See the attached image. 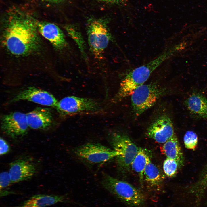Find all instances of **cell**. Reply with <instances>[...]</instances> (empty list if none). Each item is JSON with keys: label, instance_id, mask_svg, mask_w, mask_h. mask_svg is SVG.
<instances>
[{"label": "cell", "instance_id": "cell-19", "mask_svg": "<svg viewBox=\"0 0 207 207\" xmlns=\"http://www.w3.org/2000/svg\"><path fill=\"white\" fill-rule=\"evenodd\" d=\"M150 161V156L145 150L142 148H139L131 166L132 169L138 175L141 184H142L143 182L145 168Z\"/></svg>", "mask_w": 207, "mask_h": 207}, {"label": "cell", "instance_id": "cell-24", "mask_svg": "<svg viewBox=\"0 0 207 207\" xmlns=\"http://www.w3.org/2000/svg\"><path fill=\"white\" fill-rule=\"evenodd\" d=\"M0 154L3 155L9 152L10 147L6 141L2 138H0Z\"/></svg>", "mask_w": 207, "mask_h": 207}, {"label": "cell", "instance_id": "cell-12", "mask_svg": "<svg viewBox=\"0 0 207 207\" xmlns=\"http://www.w3.org/2000/svg\"><path fill=\"white\" fill-rule=\"evenodd\" d=\"M37 29L40 34L49 41L55 49L62 50L67 46L63 32L55 24L47 22H37Z\"/></svg>", "mask_w": 207, "mask_h": 207}, {"label": "cell", "instance_id": "cell-1", "mask_svg": "<svg viewBox=\"0 0 207 207\" xmlns=\"http://www.w3.org/2000/svg\"><path fill=\"white\" fill-rule=\"evenodd\" d=\"M36 22L22 13L8 16L2 36V46L7 53L14 57L22 58L39 52L41 42Z\"/></svg>", "mask_w": 207, "mask_h": 207}, {"label": "cell", "instance_id": "cell-5", "mask_svg": "<svg viewBox=\"0 0 207 207\" xmlns=\"http://www.w3.org/2000/svg\"><path fill=\"white\" fill-rule=\"evenodd\" d=\"M73 152L83 162L91 166L103 164L120 154L117 151L100 143L91 142L75 147Z\"/></svg>", "mask_w": 207, "mask_h": 207}, {"label": "cell", "instance_id": "cell-23", "mask_svg": "<svg viewBox=\"0 0 207 207\" xmlns=\"http://www.w3.org/2000/svg\"><path fill=\"white\" fill-rule=\"evenodd\" d=\"M12 183L9 172H3L0 174V188L1 190L6 188Z\"/></svg>", "mask_w": 207, "mask_h": 207}, {"label": "cell", "instance_id": "cell-8", "mask_svg": "<svg viewBox=\"0 0 207 207\" xmlns=\"http://www.w3.org/2000/svg\"><path fill=\"white\" fill-rule=\"evenodd\" d=\"M29 128L26 114L14 112L3 115L1 120V128L6 135L14 139L23 138Z\"/></svg>", "mask_w": 207, "mask_h": 207}, {"label": "cell", "instance_id": "cell-26", "mask_svg": "<svg viewBox=\"0 0 207 207\" xmlns=\"http://www.w3.org/2000/svg\"><path fill=\"white\" fill-rule=\"evenodd\" d=\"M45 1L50 2L57 3L62 1L64 0H43Z\"/></svg>", "mask_w": 207, "mask_h": 207}, {"label": "cell", "instance_id": "cell-10", "mask_svg": "<svg viewBox=\"0 0 207 207\" xmlns=\"http://www.w3.org/2000/svg\"><path fill=\"white\" fill-rule=\"evenodd\" d=\"M147 135L156 142L164 143L176 135L170 117L164 114L158 117L147 129Z\"/></svg>", "mask_w": 207, "mask_h": 207}, {"label": "cell", "instance_id": "cell-20", "mask_svg": "<svg viewBox=\"0 0 207 207\" xmlns=\"http://www.w3.org/2000/svg\"><path fill=\"white\" fill-rule=\"evenodd\" d=\"M64 28L69 35L76 42L81 53L85 57L86 55L85 52V43L83 37L78 28L73 25L68 24L64 26Z\"/></svg>", "mask_w": 207, "mask_h": 207}, {"label": "cell", "instance_id": "cell-15", "mask_svg": "<svg viewBox=\"0 0 207 207\" xmlns=\"http://www.w3.org/2000/svg\"><path fill=\"white\" fill-rule=\"evenodd\" d=\"M58 202L76 203L71 200L67 194H38L32 196L18 206L11 207H46Z\"/></svg>", "mask_w": 207, "mask_h": 207}, {"label": "cell", "instance_id": "cell-6", "mask_svg": "<svg viewBox=\"0 0 207 207\" xmlns=\"http://www.w3.org/2000/svg\"><path fill=\"white\" fill-rule=\"evenodd\" d=\"M108 140L113 149L119 153L116 157L118 166L121 169L128 168L139 149L126 135L113 132L108 136Z\"/></svg>", "mask_w": 207, "mask_h": 207}, {"label": "cell", "instance_id": "cell-27", "mask_svg": "<svg viewBox=\"0 0 207 207\" xmlns=\"http://www.w3.org/2000/svg\"></svg>", "mask_w": 207, "mask_h": 207}, {"label": "cell", "instance_id": "cell-17", "mask_svg": "<svg viewBox=\"0 0 207 207\" xmlns=\"http://www.w3.org/2000/svg\"><path fill=\"white\" fill-rule=\"evenodd\" d=\"M164 178L159 168L150 161L145 168L143 184L145 181L148 189L157 191L161 187Z\"/></svg>", "mask_w": 207, "mask_h": 207}, {"label": "cell", "instance_id": "cell-14", "mask_svg": "<svg viewBox=\"0 0 207 207\" xmlns=\"http://www.w3.org/2000/svg\"><path fill=\"white\" fill-rule=\"evenodd\" d=\"M29 127L33 129L46 130L53 126L54 118L51 109L37 107L26 114Z\"/></svg>", "mask_w": 207, "mask_h": 207}, {"label": "cell", "instance_id": "cell-21", "mask_svg": "<svg viewBox=\"0 0 207 207\" xmlns=\"http://www.w3.org/2000/svg\"><path fill=\"white\" fill-rule=\"evenodd\" d=\"M178 168H179L178 164L175 160L166 158L164 160L163 163V171L168 177H175Z\"/></svg>", "mask_w": 207, "mask_h": 207}, {"label": "cell", "instance_id": "cell-9", "mask_svg": "<svg viewBox=\"0 0 207 207\" xmlns=\"http://www.w3.org/2000/svg\"><path fill=\"white\" fill-rule=\"evenodd\" d=\"M176 52L173 47L166 49L154 60L130 71L129 76L135 83L144 84L157 68Z\"/></svg>", "mask_w": 207, "mask_h": 207}, {"label": "cell", "instance_id": "cell-13", "mask_svg": "<svg viewBox=\"0 0 207 207\" xmlns=\"http://www.w3.org/2000/svg\"><path fill=\"white\" fill-rule=\"evenodd\" d=\"M36 166L27 158H20L9 164V172L12 183L30 179L35 173Z\"/></svg>", "mask_w": 207, "mask_h": 207}, {"label": "cell", "instance_id": "cell-11", "mask_svg": "<svg viewBox=\"0 0 207 207\" xmlns=\"http://www.w3.org/2000/svg\"><path fill=\"white\" fill-rule=\"evenodd\" d=\"M21 100L27 101L55 108L58 102L51 93L34 87H30L21 90L14 96L10 102Z\"/></svg>", "mask_w": 207, "mask_h": 207}, {"label": "cell", "instance_id": "cell-22", "mask_svg": "<svg viewBox=\"0 0 207 207\" xmlns=\"http://www.w3.org/2000/svg\"><path fill=\"white\" fill-rule=\"evenodd\" d=\"M183 141L185 146L186 148L194 150L197 147L198 137L194 132L191 131H187L184 135Z\"/></svg>", "mask_w": 207, "mask_h": 207}, {"label": "cell", "instance_id": "cell-7", "mask_svg": "<svg viewBox=\"0 0 207 207\" xmlns=\"http://www.w3.org/2000/svg\"><path fill=\"white\" fill-rule=\"evenodd\" d=\"M60 114L66 116L83 112H95L101 109V103L87 98L68 96L58 101L55 108Z\"/></svg>", "mask_w": 207, "mask_h": 207}, {"label": "cell", "instance_id": "cell-18", "mask_svg": "<svg viewBox=\"0 0 207 207\" xmlns=\"http://www.w3.org/2000/svg\"><path fill=\"white\" fill-rule=\"evenodd\" d=\"M162 150L167 158L177 162L179 168L183 166L184 156L176 135L164 143Z\"/></svg>", "mask_w": 207, "mask_h": 207}, {"label": "cell", "instance_id": "cell-4", "mask_svg": "<svg viewBox=\"0 0 207 207\" xmlns=\"http://www.w3.org/2000/svg\"><path fill=\"white\" fill-rule=\"evenodd\" d=\"M166 89L156 83L143 84L136 89L131 96L133 112L139 116L151 108L166 92Z\"/></svg>", "mask_w": 207, "mask_h": 207}, {"label": "cell", "instance_id": "cell-25", "mask_svg": "<svg viewBox=\"0 0 207 207\" xmlns=\"http://www.w3.org/2000/svg\"><path fill=\"white\" fill-rule=\"evenodd\" d=\"M106 3L118 5H124L126 3L128 0H99Z\"/></svg>", "mask_w": 207, "mask_h": 207}, {"label": "cell", "instance_id": "cell-16", "mask_svg": "<svg viewBox=\"0 0 207 207\" xmlns=\"http://www.w3.org/2000/svg\"><path fill=\"white\" fill-rule=\"evenodd\" d=\"M187 109L193 114L207 119V98L202 94L193 93L185 100Z\"/></svg>", "mask_w": 207, "mask_h": 207}, {"label": "cell", "instance_id": "cell-3", "mask_svg": "<svg viewBox=\"0 0 207 207\" xmlns=\"http://www.w3.org/2000/svg\"><path fill=\"white\" fill-rule=\"evenodd\" d=\"M108 20L103 18H90L86 30L90 49L95 57L103 58L105 49L112 39L108 27Z\"/></svg>", "mask_w": 207, "mask_h": 207}, {"label": "cell", "instance_id": "cell-2", "mask_svg": "<svg viewBox=\"0 0 207 207\" xmlns=\"http://www.w3.org/2000/svg\"><path fill=\"white\" fill-rule=\"evenodd\" d=\"M101 184L105 189L128 207H145V195L129 183L103 172Z\"/></svg>", "mask_w": 207, "mask_h": 207}]
</instances>
